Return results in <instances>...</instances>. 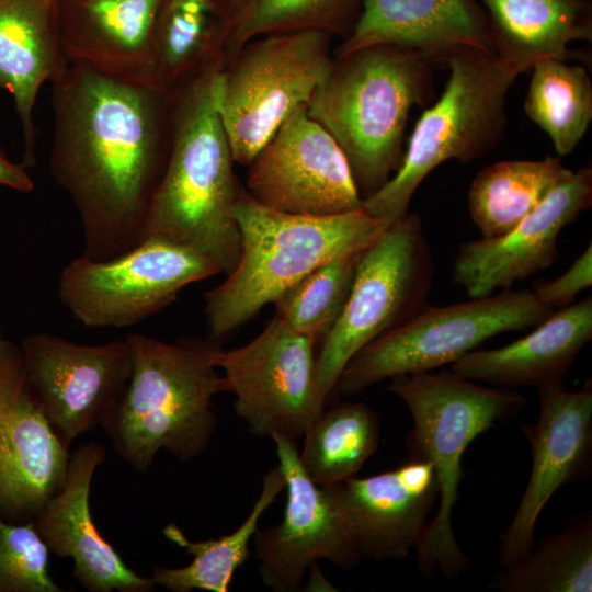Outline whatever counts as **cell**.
Returning <instances> with one entry per match:
<instances>
[{"label": "cell", "mask_w": 592, "mask_h": 592, "mask_svg": "<svg viewBox=\"0 0 592 592\" xmlns=\"http://www.w3.org/2000/svg\"><path fill=\"white\" fill-rule=\"evenodd\" d=\"M52 88V177L79 215L82 255L116 258L143 242L169 149L171 96L82 64H69Z\"/></svg>", "instance_id": "1"}, {"label": "cell", "mask_w": 592, "mask_h": 592, "mask_svg": "<svg viewBox=\"0 0 592 592\" xmlns=\"http://www.w3.org/2000/svg\"><path fill=\"white\" fill-rule=\"evenodd\" d=\"M221 67L223 62L210 67L171 95L169 149L143 241L157 239L192 249L228 275L241 253L234 215L241 189L218 109Z\"/></svg>", "instance_id": "2"}, {"label": "cell", "mask_w": 592, "mask_h": 592, "mask_svg": "<svg viewBox=\"0 0 592 592\" xmlns=\"http://www.w3.org/2000/svg\"><path fill=\"white\" fill-rule=\"evenodd\" d=\"M133 355L127 387L101 426L116 454L146 473L164 449L180 460L198 457L217 424L214 397L226 391L217 373L215 340L164 342L141 333L125 337Z\"/></svg>", "instance_id": "3"}, {"label": "cell", "mask_w": 592, "mask_h": 592, "mask_svg": "<svg viewBox=\"0 0 592 592\" xmlns=\"http://www.w3.org/2000/svg\"><path fill=\"white\" fill-rule=\"evenodd\" d=\"M433 62L418 52L371 46L335 56L307 104L338 143L363 201L400 168L410 111L432 93Z\"/></svg>", "instance_id": "4"}, {"label": "cell", "mask_w": 592, "mask_h": 592, "mask_svg": "<svg viewBox=\"0 0 592 592\" xmlns=\"http://www.w3.org/2000/svg\"><path fill=\"white\" fill-rule=\"evenodd\" d=\"M234 215L241 241L239 262L204 296L213 339L244 325L329 260L366 249L394 224L363 207L332 216L283 213L260 204L242 189Z\"/></svg>", "instance_id": "5"}, {"label": "cell", "mask_w": 592, "mask_h": 592, "mask_svg": "<svg viewBox=\"0 0 592 592\" xmlns=\"http://www.w3.org/2000/svg\"><path fill=\"white\" fill-rule=\"evenodd\" d=\"M387 390L408 407L413 428L410 457L429 462L439 488V508L415 548L417 565L425 577L440 570L447 579L470 567L452 524L462 458L477 436L517 414L527 400L508 388L486 387L454 372H423L389 379Z\"/></svg>", "instance_id": "6"}, {"label": "cell", "mask_w": 592, "mask_h": 592, "mask_svg": "<svg viewBox=\"0 0 592 592\" xmlns=\"http://www.w3.org/2000/svg\"><path fill=\"white\" fill-rule=\"evenodd\" d=\"M439 61L451 71L441 98L417 122L397 172L363 201L376 218H403L415 190L437 166L483 157L503 137L505 98L515 77L493 52L478 47H456Z\"/></svg>", "instance_id": "7"}, {"label": "cell", "mask_w": 592, "mask_h": 592, "mask_svg": "<svg viewBox=\"0 0 592 592\" xmlns=\"http://www.w3.org/2000/svg\"><path fill=\"white\" fill-rule=\"evenodd\" d=\"M330 39L311 30L271 33L224 60L218 109L235 163L248 167L283 122L308 104L332 68Z\"/></svg>", "instance_id": "8"}, {"label": "cell", "mask_w": 592, "mask_h": 592, "mask_svg": "<svg viewBox=\"0 0 592 592\" xmlns=\"http://www.w3.org/2000/svg\"><path fill=\"white\" fill-rule=\"evenodd\" d=\"M553 312L533 292L509 288L453 305H425L360 350L345 365L335 389L354 396L385 379L431 372L490 338L536 327Z\"/></svg>", "instance_id": "9"}, {"label": "cell", "mask_w": 592, "mask_h": 592, "mask_svg": "<svg viewBox=\"0 0 592 592\" xmlns=\"http://www.w3.org/2000/svg\"><path fill=\"white\" fill-rule=\"evenodd\" d=\"M433 270L418 214L391 224L363 251L344 308L317 355V384L325 402L360 350L426 305Z\"/></svg>", "instance_id": "10"}, {"label": "cell", "mask_w": 592, "mask_h": 592, "mask_svg": "<svg viewBox=\"0 0 592 592\" xmlns=\"http://www.w3.org/2000/svg\"><path fill=\"white\" fill-rule=\"evenodd\" d=\"M218 273L192 249L146 239L113 259L75 258L59 274L58 294L84 327L124 328L169 306L187 285Z\"/></svg>", "instance_id": "11"}, {"label": "cell", "mask_w": 592, "mask_h": 592, "mask_svg": "<svg viewBox=\"0 0 592 592\" xmlns=\"http://www.w3.org/2000/svg\"><path fill=\"white\" fill-rule=\"evenodd\" d=\"M315 343L274 316L252 341L220 352L226 391L252 433L295 442L322 412Z\"/></svg>", "instance_id": "12"}, {"label": "cell", "mask_w": 592, "mask_h": 592, "mask_svg": "<svg viewBox=\"0 0 592 592\" xmlns=\"http://www.w3.org/2000/svg\"><path fill=\"white\" fill-rule=\"evenodd\" d=\"M21 352L27 384L68 448L79 435L103 423L133 369L125 338L90 345L38 332L23 340Z\"/></svg>", "instance_id": "13"}, {"label": "cell", "mask_w": 592, "mask_h": 592, "mask_svg": "<svg viewBox=\"0 0 592 592\" xmlns=\"http://www.w3.org/2000/svg\"><path fill=\"white\" fill-rule=\"evenodd\" d=\"M247 192L272 209L332 216L362 208L363 198L335 139L295 110L248 166Z\"/></svg>", "instance_id": "14"}, {"label": "cell", "mask_w": 592, "mask_h": 592, "mask_svg": "<svg viewBox=\"0 0 592 592\" xmlns=\"http://www.w3.org/2000/svg\"><path fill=\"white\" fill-rule=\"evenodd\" d=\"M271 439L286 481V504L282 521L258 528L251 542L263 583L276 592H294L319 560L351 570L362 556L332 488L318 486L306 475L294 441Z\"/></svg>", "instance_id": "15"}, {"label": "cell", "mask_w": 592, "mask_h": 592, "mask_svg": "<svg viewBox=\"0 0 592 592\" xmlns=\"http://www.w3.org/2000/svg\"><path fill=\"white\" fill-rule=\"evenodd\" d=\"M539 417L521 431L532 448V469L516 512L500 536L499 562L504 568L534 546L537 520L563 485L588 478L592 466V380L568 391L562 380L537 387Z\"/></svg>", "instance_id": "16"}, {"label": "cell", "mask_w": 592, "mask_h": 592, "mask_svg": "<svg viewBox=\"0 0 592 592\" xmlns=\"http://www.w3.org/2000/svg\"><path fill=\"white\" fill-rule=\"evenodd\" d=\"M69 448L61 442L25 375L21 349L0 350V515L26 523L64 486Z\"/></svg>", "instance_id": "17"}, {"label": "cell", "mask_w": 592, "mask_h": 592, "mask_svg": "<svg viewBox=\"0 0 592 592\" xmlns=\"http://www.w3.org/2000/svg\"><path fill=\"white\" fill-rule=\"evenodd\" d=\"M591 205L592 169L583 167L508 232L462 243L453 263L454 282L469 298H479L549 267L559 257L560 232Z\"/></svg>", "instance_id": "18"}, {"label": "cell", "mask_w": 592, "mask_h": 592, "mask_svg": "<svg viewBox=\"0 0 592 592\" xmlns=\"http://www.w3.org/2000/svg\"><path fill=\"white\" fill-rule=\"evenodd\" d=\"M331 488L362 558L378 561L405 559L415 550L439 498L432 465L417 457Z\"/></svg>", "instance_id": "19"}, {"label": "cell", "mask_w": 592, "mask_h": 592, "mask_svg": "<svg viewBox=\"0 0 592 592\" xmlns=\"http://www.w3.org/2000/svg\"><path fill=\"white\" fill-rule=\"evenodd\" d=\"M106 457L98 443L80 445L70 456L62 488L32 523L49 551L73 561L75 579L90 592H150L157 587L126 566L93 522L89 496L95 470Z\"/></svg>", "instance_id": "20"}, {"label": "cell", "mask_w": 592, "mask_h": 592, "mask_svg": "<svg viewBox=\"0 0 592 592\" xmlns=\"http://www.w3.org/2000/svg\"><path fill=\"white\" fill-rule=\"evenodd\" d=\"M161 0H61L57 26L67 64L153 84Z\"/></svg>", "instance_id": "21"}, {"label": "cell", "mask_w": 592, "mask_h": 592, "mask_svg": "<svg viewBox=\"0 0 592 592\" xmlns=\"http://www.w3.org/2000/svg\"><path fill=\"white\" fill-rule=\"evenodd\" d=\"M371 46H394L439 62L463 46L492 49L478 0H362L360 13L335 56Z\"/></svg>", "instance_id": "22"}, {"label": "cell", "mask_w": 592, "mask_h": 592, "mask_svg": "<svg viewBox=\"0 0 592 592\" xmlns=\"http://www.w3.org/2000/svg\"><path fill=\"white\" fill-rule=\"evenodd\" d=\"M55 0H0V88L13 99L26 168L36 162L34 106L44 83L68 67L57 26Z\"/></svg>", "instance_id": "23"}, {"label": "cell", "mask_w": 592, "mask_h": 592, "mask_svg": "<svg viewBox=\"0 0 592 592\" xmlns=\"http://www.w3.org/2000/svg\"><path fill=\"white\" fill-rule=\"evenodd\" d=\"M592 339V297L555 310L535 330L497 349L473 350L451 371L474 382L503 388L562 380Z\"/></svg>", "instance_id": "24"}, {"label": "cell", "mask_w": 592, "mask_h": 592, "mask_svg": "<svg viewBox=\"0 0 592 592\" xmlns=\"http://www.w3.org/2000/svg\"><path fill=\"white\" fill-rule=\"evenodd\" d=\"M489 25L492 49L515 78L539 60H585L569 49L592 41L591 0H478Z\"/></svg>", "instance_id": "25"}, {"label": "cell", "mask_w": 592, "mask_h": 592, "mask_svg": "<svg viewBox=\"0 0 592 592\" xmlns=\"http://www.w3.org/2000/svg\"><path fill=\"white\" fill-rule=\"evenodd\" d=\"M232 15L227 0H161L153 86L172 95L224 62Z\"/></svg>", "instance_id": "26"}, {"label": "cell", "mask_w": 592, "mask_h": 592, "mask_svg": "<svg viewBox=\"0 0 592 592\" xmlns=\"http://www.w3.org/2000/svg\"><path fill=\"white\" fill-rule=\"evenodd\" d=\"M285 478L278 466L270 469L249 515L232 533L218 538L193 542L174 524L163 528L164 536L193 556L190 565L181 568L155 567L151 579L171 592L206 590L227 592L236 570L251 554L249 544L259 521L276 497L285 489Z\"/></svg>", "instance_id": "27"}, {"label": "cell", "mask_w": 592, "mask_h": 592, "mask_svg": "<svg viewBox=\"0 0 592 592\" xmlns=\"http://www.w3.org/2000/svg\"><path fill=\"white\" fill-rule=\"evenodd\" d=\"M572 173L559 158L504 160L482 169L468 192V209L482 238L501 236Z\"/></svg>", "instance_id": "28"}, {"label": "cell", "mask_w": 592, "mask_h": 592, "mask_svg": "<svg viewBox=\"0 0 592 592\" xmlns=\"http://www.w3.org/2000/svg\"><path fill=\"white\" fill-rule=\"evenodd\" d=\"M299 463L318 486L331 487L357 476L379 444V420L364 402H345L310 423Z\"/></svg>", "instance_id": "29"}, {"label": "cell", "mask_w": 592, "mask_h": 592, "mask_svg": "<svg viewBox=\"0 0 592 592\" xmlns=\"http://www.w3.org/2000/svg\"><path fill=\"white\" fill-rule=\"evenodd\" d=\"M525 114L551 139L558 155L570 153L592 121V84L587 70L547 58L533 67Z\"/></svg>", "instance_id": "30"}, {"label": "cell", "mask_w": 592, "mask_h": 592, "mask_svg": "<svg viewBox=\"0 0 592 592\" xmlns=\"http://www.w3.org/2000/svg\"><path fill=\"white\" fill-rule=\"evenodd\" d=\"M491 587L503 592H591L592 517L585 515L497 577Z\"/></svg>", "instance_id": "31"}, {"label": "cell", "mask_w": 592, "mask_h": 592, "mask_svg": "<svg viewBox=\"0 0 592 592\" xmlns=\"http://www.w3.org/2000/svg\"><path fill=\"white\" fill-rule=\"evenodd\" d=\"M362 0H246L232 15L225 59L247 42L271 33L320 31L346 34Z\"/></svg>", "instance_id": "32"}, {"label": "cell", "mask_w": 592, "mask_h": 592, "mask_svg": "<svg viewBox=\"0 0 592 592\" xmlns=\"http://www.w3.org/2000/svg\"><path fill=\"white\" fill-rule=\"evenodd\" d=\"M364 250L329 260L284 291L273 303L275 317L315 342L323 339L344 308Z\"/></svg>", "instance_id": "33"}, {"label": "cell", "mask_w": 592, "mask_h": 592, "mask_svg": "<svg viewBox=\"0 0 592 592\" xmlns=\"http://www.w3.org/2000/svg\"><path fill=\"white\" fill-rule=\"evenodd\" d=\"M0 592H65L49 573V549L32 521L0 515Z\"/></svg>", "instance_id": "34"}, {"label": "cell", "mask_w": 592, "mask_h": 592, "mask_svg": "<svg viewBox=\"0 0 592 592\" xmlns=\"http://www.w3.org/2000/svg\"><path fill=\"white\" fill-rule=\"evenodd\" d=\"M591 285L592 244H589L560 276L534 282L533 293L543 305L555 311L571 305L576 296Z\"/></svg>", "instance_id": "35"}, {"label": "cell", "mask_w": 592, "mask_h": 592, "mask_svg": "<svg viewBox=\"0 0 592 592\" xmlns=\"http://www.w3.org/2000/svg\"><path fill=\"white\" fill-rule=\"evenodd\" d=\"M0 185L21 193H30L35 184L22 163L10 161L0 150Z\"/></svg>", "instance_id": "36"}, {"label": "cell", "mask_w": 592, "mask_h": 592, "mask_svg": "<svg viewBox=\"0 0 592 592\" xmlns=\"http://www.w3.org/2000/svg\"><path fill=\"white\" fill-rule=\"evenodd\" d=\"M227 1L229 3L234 14L246 2V0H227Z\"/></svg>", "instance_id": "37"}, {"label": "cell", "mask_w": 592, "mask_h": 592, "mask_svg": "<svg viewBox=\"0 0 592 592\" xmlns=\"http://www.w3.org/2000/svg\"><path fill=\"white\" fill-rule=\"evenodd\" d=\"M3 342H4V340L2 338L1 328H0V350H1V346H2Z\"/></svg>", "instance_id": "38"}, {"label": "cell", "mask_w": 592, "mask_h": 592, "mask_svg": "<svg viewBox=\"0 0 592 592\" xmlns=\"http://www.w3.org/2000/svg\"><path fill=\"white\" fill-rule=\"evenodd\" d=\"M55 1H57V2H58V1H61V0H55Z\"/></svg>", "instance_id": "39"}]
</instances>
